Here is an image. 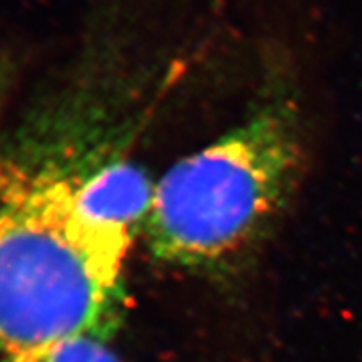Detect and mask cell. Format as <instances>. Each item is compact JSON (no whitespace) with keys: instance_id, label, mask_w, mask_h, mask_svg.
I'll use <instances>...</instances> for the list:
<instances>
[{"instance_id":"1","label":"cell","mask_w":362,"mask_h":362,"mask_svg":"<svg viewBox=\"0 0 362 362\" xmlns=\"http://www.w3.org/2000/svg\"><path fill=\"white\" fill-rule=\"evenodd\" d=\"M72 112L0 133V356L101 336L124 297L134 240L99 223L81 192L112 155Z\"/></svg>"},{"instance_id":"2","label":"cell","mask_w":362,"mask_h":362,"mask_svg":"<svg viewBox=\"0 0 362 362\" xmlns=\"http://www.w3.org/2000/svg\"><path fill=\"white\" fill-rule=\"evenodd\" d=\"M296 94L279 83L226 133L156 181L143 232L156 259L228 269L259 248L287 211L305 171Z\"/></svg>"},{"instance_id":"3","label":"cell","mask_w":362,"mask_h":362,"mask_svg":"<svg viewBox=\"0 0 362 362\" xmlns=\"http://www.w3.org/2000/svg\"><path fill=\"white\" fill-rule=\"evenodd\" d=\"M0 362H124L96 334L64 339L25 354L2 357Z\"/></svg>"}]
</instances>
